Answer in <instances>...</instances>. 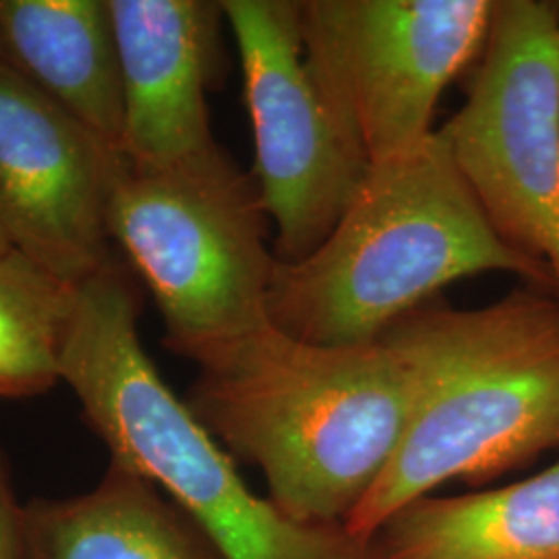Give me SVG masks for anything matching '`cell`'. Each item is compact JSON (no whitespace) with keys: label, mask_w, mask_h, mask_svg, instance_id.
Here are the masks:
<instances>
[{"label":"cell","mask_w":559,"mask_h":559,"mask_svg":"<svg viewBox=\"0 0 559 559\" xmlns=\"http://www.w3.org/2000/svg\"><path fill=\"white\" fill-rule=\"evenodd\" d=\"M193 362V415L309 524H346L396 456L417 399L411 369L380 340L323 346L270 323Z\"/></svg>","instance_id":"obj_1"},{"label":"cell","mask_w":559,"mask_h":559,"mask_svg":"<svg viewBox=\"0 0 559 559\" xmlns=\"http://www.w3.org/2000/svg\"><path fill=\"white\" fill-rule=\"evenodd\" d=\"M380 342L413 373L417 399L399 452L346 520L373 537L402 506L452 480L485 483L559 450V299L524 284L456 309L429 300Z\"/></svg>","instance_id":"obj_2"},{"label":"cell","mask_w":559,"mask_h":559,"mask_svg":"<svg viewBox=\"0 0 559 559\" xmlns=\"http://www.w3.org/2000/svg\"><path fill=\"white\" fill-rule=\"evenodd\" d=\"M141 302L135 272L110 261L75 286L60 348V381L80 400L110 462L152 480L224 559H381L373 537L290 519L247 485L237 460L143 350Z\"/></svg>","instance_id":"obj_3"},{"label":"cell","mask_w":559,"mask_h":559,"mask_svg":"<svg viewBox=\"0 0 559 559\" xmlns=\"http://www.w3.org/2000/svg\"><path fill=\"white\" fill-rule=\"evenodd\" d=\"M485 272L551 290L547 270L491 228L436 131L399 158L369 166L336 228L309 258L276 260L267 318L311 344H373L448 284Z\"/></svg>","instance_id":"obj_4"},{"label":"cell","mask_w":559,"mask_h":559,"mask_svg":"<svg viewBox=\"0 0 559 559\" xmlns=\"http://www.w3.org/2000/svg\"><path fill=\"white\" fill-rule=\"evenodd\" d=\"M267 222L255 177L222 147L173 164L127 158L108 233L154 295L170 353L193 362L270 325Z\"/></svg>","instance_id":"obj_5"},{"label":"cell","mask_w":559,"mask_h":559,"mask_svg":"<svg viewBox=\"0 0 559 559\" xmlns=\"http://www.w3.org/2000/svg\"><path fill=\"white\" fill-rule=\"evenodd\" d=\"M440 135L491 228L547 270L559 299V2L493 0Z\"/></svg>","instance_id":"obj_6"},{"label":"cell","mask_w":559,"mask_h":559,"mask_svg":"<svg viewBox=\"0 0 559 559\" xmlns=\"http://www.w3.org/2000/svg\"><path fill=\"white\" fill-rule=\"evenodd\" d=\"M493 0H300L302 57L367 166L429 140L443 90L479 59Z\"/></svg>","instance_id":"obj_7"},{"label":"cell","mask_w":559,"mask_h":559,"mask_svg":"<svg viewBox=\"0 0 559 559\" xmlns=\"http://www.w3.org/2000/svg\"><path fill=\"white\" fill-rule=\"evenodd\" d=\"M239 48L255 140V182L276 228L274 258H309L332 235L369 166L342 135L311 80L299 0H222Z\"/></svg>","instance_id":"obj_8"},{"label":"cell","mask_w":559,"mask_h":559,"mask_svg":"<svg viewBox=\"0 0 559 559\" xmlns=\"http://www.w3.org/2000/svg\"><path fill=\"white\" fill-rule=\"evenodd\" d=\"M127 156L0 62V226L71 286L110 260L108 210Z\"/></svg>","instance_id":"obj_9"},{"label":"cell","mask_w":559,"mask_h":559,"mask_svg":"<svg viewBox=\"0 0 559 559\" xmlns=\"http://www.w3.org/2000/svg\"><path fill=\"white\" fill-rule=\"evenodd\" d=\"M119 48L122 152L140 164H173L221 143L207 87L221 62L222 2L108 0Z\"/></svg>","instance_id":"obj_10"},{"label":"cell","mask_w":559,"mask_h":559,"mask_svg":"<svg viewBox=\"0 0 559 559\" xmlns=\"http://www.w3.org/2000/svg\"><path fill=\"white\" fill-rule=\"evenodd\" d=\"M4 64L122 150L124 98L108 0H0Z\"/></svg>","instance_id":"obj_11"},{"label":"cell","mask_w":559,"mask_h":559,"mask_svg":"<svg viewBox=\"0 0 559 559\" xmlns=\"http://www.w3.org/2000/svg\"><path fill=\"white\" fill-rule=\"evenodd\" d=\"M23 559H224L152 480L110 462L92 489L25 503Z\"/></svg>","instance_id":"obj_12"},{"label":"cell","mask_w":559,"mask_h":559,"mask_svg":"<svg viewBox=\"0 0 559 559\" xmlns=\"http://www.w3.org/2000/svg\"><path fill=\"white\" fill-rule=\"evenodd\" d=\"M373 539L381 559H559V460L500 489L411 501Z\"/></svg>","instance_id":"obj_13"},{"label":"cell","mask_w":559,"mask_h":559,"mask_svg":"<svg viewBox=\"0 0 559 559\" xmlns=\"http://www.w3.org/2000/svg\"><path fill=\"white\" fill-rule=\"evenodd\" d=\"M75 286L55 278L17 249L0 253V400L50 392Z\"/></svg>","instance_id":"obj_14"},{"label":"cell","mask_w":559,"mask_h":559,"mask_svg":"<svg viewBox=\"0 0 559 559\" xmlns=\"http://www.w3.org/2000/svg\"><path fill=\"white\" fill-rule=\"evenodd\" d=\"M25 503L20 500L9 456L0 448V559H23Z\"/></svg>","instance_id":"obj_15"},{"label":"cell","mask_w":559,"mask_h":559,"mask_svg":"<svg viewBox=\"0 0 559 559\" xmlns=\"http://www.w3.org/2000/svg\"><path fill=\"white\" fill-rule=\"evenodd\" d=\"M9 249H13V247H11V242H9L4 230H2V226H0V253H4V251H9Z\"/></svg>","instance_id":"obj_16"},{"label":"cell","mask_w":559,"mask_h":559,"mask_svg":"<svg viewBox=\"0 0 559 559\" xmlns=\"http://www.w3.org/2000/svg\"><path fill=\"white\" fill-rule=\"evenodd\" d=\"M0 62H4V55H2V40H0Z\"/></svg>","instance_id":"obj_17"}]
</instances>
